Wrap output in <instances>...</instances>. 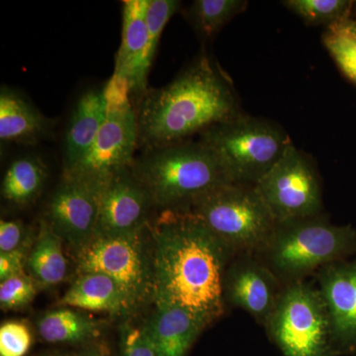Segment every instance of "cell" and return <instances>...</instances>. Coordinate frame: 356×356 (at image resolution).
I'll return each mask as SVG.
<instances>
[{
  "label": "cell",
  "mask_w": 356,
  "mask_h": 356,
  "mask_svg": "<svg viewBox=\"0 0 356 356\" xmlns=\"http://www.w3.org/2000/svg\"><path fill=\"white\" fill-rule=\"evenodd\" d=\"M156 307H177L206 327L225 311L224 278L236 257L188 209L163 210L151 227Z\"/></svg>",
  "instance_id": "cell-1"
},
{
  "label": "cell",
  "mask_w": 356,
  "mask_h": 356,
  "mask_svg": "<svg viewBox=\"0 0 356 356\" xmlns=\"http://www.w3.org/2000/svg\"><path fill=\"white\" fill-rule=\"evenodd\" d=\"M133 105L142 151L191 140L243 113L229 77L206 54L170 83L147 89Z\"/></svg>",
  "instance_id": "cell-2"
},
{
  "label": "cell",
  "mask_w": 356,
  "mask_h": 356,
  "mask_svg": "<svg viewBox=\"0 0 356 356\" xmlns=\"http://www.w3.org/2000/svg\"><path fill=\"white\" fill-rule=\"evenodd\" d=\"M130 168L161 210L187 209L207 192L232 184L219 159L199 140L143 149Z\"/></svg>",
  "instance_id": "cell-3"
},
{
  "label": "cell",
  "mask_w": 356,
  "mask_h": 356,
  "mask_svg": "<svg viewBox=\"0 0 356 356\" xmlns=\"http://www.w3.org/2000/svg\"><path fill=\"white\" fill-rule=\"evenodd\" d=\"M355 254V227L332 224L321 214L276 222L273 234L254 255L286 285Z\"/></svg>",
  "instance_id": "cell-4"
},
{
  "label": "cell",
  "mask_w": 356,
  "mask_h": 356,
  "mask_svg": "<svg viewBox=\"0 0 356 356\" xmlns=\"http://www.w3.org/2000/svg\"><path fill=\"white\" fill-rule=\"evenodd\" d=\"M198 140L219 159L232 184L254 185L293 144L280 126L243 113L204 131Z\"/></svg>",
  "instance_id": "cell-5"
},
{
  "label": "cell",
  "mask_w": 356,
  "mask_h": 356,
  "mask_svg": "<svg viewBox=\"0 0 356 356\" xmlns=\"http://www.w3.org/2000/svg\"><path fill=\"white\" fill-rule=\"evenodd\" d=\"M187 209L200 218L235 255L257 254L276 225L254 185H220Z\"/></svg>",
  "instance_id": "cell-6"
},
{
  "label": "cell",
  "mask_w": 356,
  "mask_h": 356,
  "mask_svg": "<svg viewBox=\"0 0 356 356\" xmlns=\"http://www.w3.org/2000/svg\"><path fill=\"white\" fill-rule=\"evenodd\" d=\"M264 327L284 356H336L322 293L304 280L284 285Z\"/></svg>",
  "instance_id": "cell-7"
},
{
  "label": "cell",
  "mask_w": 356,
  "mask_h": 356,
  "mask_svg": "<svg viewBox=\"0 0 356 356\" xmlns=\"http://www.w3.org/2000/svg\"><path fill=\"white\" fill-rule=\"evenodd\" d=\"M79 274L97 273L121 288L130 314L154 299L153 254L144 229L123 235H95L76 252Z\"/></svg>",
  "instance_id": "cell-8"
},
{
  "label": "cell",
  "mask_w": 356,
  "mask_h": 356,
  "mask_svg": "<svg viewBox=\"0 0 356 356\" xmlns=\"http://www.w3.org/2000/svg\"><path fill=\"white\" fill-rule=\"evenodd\" d=\"M104 88L108 100L106 120L88 154L65 172L105 182L132 165L139 149V131L127 84L112 76Z\"/></svg>",
  "instance_id": "cell-9"
},
{
  "label": "cell",
  "mask_w": 356,
  "mask_h": 356,
  "mask_svg": "<svg viewBox=\"0 0 356 356\" xmlns=\"http://www.w3.org/2000/svg\"><path fill=\"white\" fill-rule=\"evenodd\" d=\"M254 186L276 222L322 214V187L317 170L293 144Z\"/></svg>",
  "instance_id": "cell-10"
},
{
  "label": "cell",
  "mask_w": 356,
  "mask_h": 356,
  "mask_svg": "<svg viewBox=\"0 0 356 356\" xmlns=\"http://www.w3.org/2000/svg\"><path fill=\"white\" fill-rule=\"evenodd\" d=\"M105 184L64 172L47 204L44 221L76 252L95 236Z\"/></svg>",
  "instance_id": "cell-11"
},
{
  "label": "cell",
  "mask_w": 356,
  "mask_h": 356,
  "mask_svg": "<svg viewBox=\"0 0 356 356\" xmlns=\"http://www.w3.org/2000/svg\"><path fill=\"white\" fill-rule=\"evenodd\" d=\"M283 287L277 276L254 254L236 255L225 274V303L242 309L264 325Z\"/></svg>",
  "instance_id": "cell-12"
},
{
  "label": "cell",
  "mask_w": 356,
  "mask_h": 356,
  "mask_svg": "<svg viewBox=\"0 0 356 356\" xmlns=\"http://www.w3.org/2000/svg\"><path fill=\"white\" fill-rule=\"evenodd\" d=\"M317 278L331 322L334 355H356V259L323 267Z\"/></svg>",
  "instance_id": "cell-13"
},
{
  "label": "cell",
  "mask_w": 356,
  "mask_h": 356,
  "mask_svg": "<svg viewBox=\"0 0 356 356\" xmlns=\"http://www.w3.org/2000/svg\"><path fill=\"white\" fill-rule=\"evenodd\" d=\"M154 206L130 166L115 173L103 188L95 235H123L146 228Z\"/></svg>",
  "instance_id": "cell-14"
},
{
  "label": "cell",
  "mask_w": 356,
  "mask_h": 356,
  "mask_svg": "<svg viewBox=\"0 0 356 356\" xmlns=\"http://www.w3.org/2000/svg\"><path fill=\"white\" fill-rule=\"evenodd\" d=\"M149 0H126L122 10V39L115 58L113 77L127 84L132 102L149 89L143 76L147 44Z\"/></svg>",
  "instance_id": "cell-15"
},
{
  "label": "cell",
  "mask_w": 356,
  "mask_h": 356,
  "mask_svg": "<svg viewBox=\"0 0 356 356\" xmlns=\"http://www.w3.org/2000/svg\"><path fill=\"white\" fill-rule=\"evenodd\" d=\"M108 112L105 88L89 89L77 100L65 128L64 172L83 161L106 120Z\"/></svg>",
  "instance_id": "cell-16"
},
{
  "label": "cell",
  "mask_w": 356,
  "mask_h": 356,
  "mask_svg": "<svg viewBox=\"0 0 356 356\" xmlns=\"http://www.w3.org/2000/svg\"><path fill=\"white\" fill-rule=\"evenodd\" d=\"M55 122L15 89H0V140L1 144L32 146L50 135Z\"/></svg>",
  "instance_id": "cell-17"
},
{
  "label": "cell",
  "mask_w": 356,
  "mask_h": 356,
  "mask_svg": "<svg viewBox=\"0 0 356 356\" xmlns=\"http://www.w3.org/2000/svg\"><path fill=\"white\" fill-rule=\"evenodd\" d=\"M202 322L177 307H156L154 315L143 327L158 356H186L199 334Z\"/></svg>",
  "instance_id": "cell-18"
},
{
  "label": "cell",
  "mask_w": 356,
  "mask_h": 356,
  "mask_svg": "<svg viewBox=\"0 0 356 356\" xmlns=\"http://www.w3.org/2000/svg\"><path fill=\"white\" fill-rule=\"evenodd\" d=\"M60 305L113 315L130 314L119 285L108 276L97 273L81 274L62 297Z\"/></svg>",
  "instance_id": "cell-19"
},
{
  "label": "cell",
  "mask_w": 356,
  "mask_h": 356,
  "mask_svg": "<svg viewBox=\"0 0 356 356\" xmlns=\"http://www.w3.org/2000/svg\"><path fill=\"white\" fill-rule=\"evenodd\" d=\"M48 178V166L36 154H27L11 161L1 182V196L6 202L24 207L34 202Z\"/></svg>",
  "instance_id": "cell-20"
},
{
  "label": "cell",
  "mask_w": 356,
  "mask_h": 356,
  "mask_svg": "<svg viewBox=\"0 0 356 356\" xmlns=\"http://www.w3.org/2000/svg\"><path fill=\"white\" fill-rule=\"evenodd\" d=\"M63 243L64 241L54 232L48 222L42 220L27 262L30 275L38 287L55 286L67 277V262Z\"/></svg>",
  "instance_id": "cell-21"
},
{
  "label": "cell",
  "mask_w": 356,
  "mask_h": 356,
  "mask_svg": "<svg viewBox=\"0 0 356 356\" xmlns=\"http://www.w3.org/2000/svg\"><path fill=\"white\" fill-rule=\"evenodd\" d=\"M39 336L50 343H88L97 339L102 331L98 321L70 309L48 312L37 324Z\"/></svg>",
  "instance_id": "cell-22"
},
{
  "label": "cell",
  "mask_w": 356,
  "mask_h": 356,
  "mask_svg": "<svg viewBox=\"0 0 356 356\" xmlns=\"http://www.w3.org/2000/svg\"><path fill=\"white\" fill-rule=\"evenodd\" d=\"M248 6L245 0H195L185 10V17L199 37L210 40Z\"/></svg>",
  "instance_id": "cell-23"
},
{
  "label": "cell",
  "mask_w": 356,
  "mask_h": 356,
  "mask_svg": "<svg viewBox=\"0 0 356 356\" xmlns=\"http://www.w3.org/2000/svg\"><path fill=\"white\" fill-rule=\"evenodd\" d=\"M282 6L299 16L306 24L329 28L353 18V0H285Z\"/></svg>",
  "instance_id": "cell-24"
},
{
  "label": "cell",
  "mask_w": 356,
  "mask_h": 356,
  "mask_svg": "<svg viewBox=\"0 0 356 356\" xmlns=\"http://www.w3.org/2000/svg\"><path fill=\"white\" fill-rule=\"evenodd\" d=\"M181 2L177 0H149L147 11V44L143 63V76L147 81L161 35L168 21L179 10Z\"/></svg>",
  "instance_id": "cell-25"
},
{
  "label": "cell",
  "mask_w": 356,
  "mask_h": 356,
  "mask_svg": "<svg viewBox=\"0 0 356 356\" xmlns=\"http://www.w3.org/2000/svg\"><path fill=\"white\" fill-rule=\"evenodd\" d=\"M323 43L344 76L356 86V38L339 30L327 29Z\"/></svg>",
  "instance_id": "cell-26"
},
{
  "label": "cell",
  "mask_w": 356,
  "mask_h": 356,
  "mask_svg": "<svg viewBox=\"0 0 356 356\" xmlns=\"http://www.w3.org/2000/svg\"><path fill=\"white\" fill-rule=\"evenodd\" d=\"M38 285L31 275L21 273L0 283V306L2 310H19L34 300Z\"/></svg>",
  "instance_id": "cell-27"
},
{
  "label": "cell",
  "mask_w": 356,
  "mask_h": 356,
  "mask_svg": "<svg viewBox=\"0 0 356 356\" xmlns=\"http://www.w3.org/2000/svg\"><path fill=\"white\" fill-rule=\"evenodd\" d=\"M31 331L25 323L9 321L0 327V356H25L32 346Z\"/></svg>",
  "instance_id": "cell-28"
},
{
  "label": "cell",
  "mask_w": 356,
  "mask_h": 356,
  "mask_svg": "<svg viewBox=\"0 0 356 356\" xmlns=\"http://www.w3.org/2000/svg\"><path fill=\"white\" fill-rule=\"evenodd\" d=\"M121 356L158 355L143 327H127L122 334Z\"/></svg>",
  "instance_id": "cell-29"
},
{
  "label": "cell",
  "mask_w": 356,
  "mask_h": 356,
  "mask_svg": "<svg viewBox=\"0 0 356 356\" xmlns=\"http://www.w3.org/2000/svg\"><path fill=\"white\" fill-rule=\"evenodd\" d=\"M29 235L22 222L17 220H1L0 222V252H13L29 242Z\"/></svg>",
  "instance_id": "cell-30"
},
{
  "label": "cell",
  "mask_w": 356,
  "mask_h": 356,
  "mask_svg": "<svg viewBox=\"0 0 356 356\" xmlns=\"http://www.w3.org/2000/svg\"><path fill=\"white\" fill-rule=\"evenodd\" d=\"M28 243L13 252H0V281L25 273L24 267L27 266L28 257L31 250Z\"/></svg>",
  "instance_id": "cell-31"
},
{
  "label": "cell",
  "mask_w": 356,
  "mask_h": 356,
  "mask_svg": "<svg viewBox=\"0 0 356 356\" xmlns=\"http://www.w3.org/2000/svg\"><path fill=\"white\" fill-rule=\"evenodd\" d=\"M329 29L339 30V31L348 33V35L356 38V19L350 18V19L344 21L341 24L332 26Z\"/></svg>",
  "instance_id": "cell-32"
},
{
  "label": "cell",
  "mask_w": 356,
  "mask_h": 356,
  "mask_svg": "<svg viewBox=\"0 0 356 356\" xmlns=\"http://www.w3.org/2000/svg\"><path fill=\"white\" fill-rule=\"evenodd\" d=\"M77 356H108L104 350H99V348H92V350H88L84 351L81 355Z\"/></svg>",
  "instance_id": "cell-33"
},
{
  "label": "cell",
  "mask_w": 356,
  "mask_h": 356,
  "mask_svg": "<svg viewBox=\"0 0 356 356\" xmlns=\"http://www.w3.org/2000/svg\"><path fill=\"white\" fill-rule=\"evenodd\" d=\"M353 14H355V16H356V1H355V9H353Z\"/></svg>",
  "instance_id": "cell-34"
},
{
  "label": "cell",
  "mask_w": 356,
  "mask_h": 356,
  "mask_svg": "<svg viewBox=\"0 0 356 356\" xmlns=\"http://www.w3.org/2000/svg\"><path fill=\"white\" fill-rule=\"evenodd\" d=\"M56 356H72V355H56ZM77 356V355H76Z\"/></svg>",
  "instance_id": "cell-35"
}]
</instances>
